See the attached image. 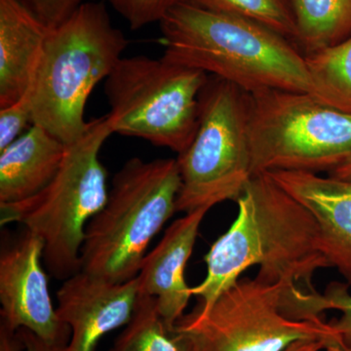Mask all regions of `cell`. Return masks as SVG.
I'll return each mask as SVG.
<instances>
[{
	"instance_id": "ac0fdd59",
	"label": "cell",
	"mask_w": 351,
	"mask_h": 351,
	"mask_svg": "<svg viewBox=\"0 0 351 351\" xmlns=\"http://www.w3.org/2000/svg\"><path fill=\"white\" fill-rule=\"evenodd\" d=\"M311 93L323 105L351 114V36L304 55Z\"/></svg>"
},
{
	"instance_id": "603a6c76",
	"label": "cell",
	"mask_w": 351,
	"mask_h": 351,
	"mask_svg": "<svg viewBox=\"0 0 351 351\" xmlns=\"http://www.w3.org/2000/svg\"><path fill=\"white\" fill-rule=\"evenodd\" d=\"M46 27L52 29L64 22L78 7L90 0H22Z\"/></svg>"
},
{
	"instance_id": "8fae6325",
	"label": "cell",
	"mask_w": 351,
	"mask_h": 351,
	"mask_svg": "<svg viewBox=\"0 0 351 351\" xmlns=\"http://www.w3.org/2000/svg\"><path fill=\"white\" fill-rule=\"evenodd\" d=\"M138 293L137 277L112 283L80 271L66 279L57 293V313L71 337L60 351H95L103 337L130 322Z\"/></svg>"
},
{
	"instance_id": "484cf974",
	"label": "cell",
	"mask_w": 351,
	"mask_h": 351,
	"mask_svg": "<svg viewBox=\"0 0 351 351\" xmlns=\"http://www.w3.org/2000/svg\"><path fill=\"white\" fill-rule=\"evenodd\" d=\"M21 338L24 341L25 351H60L57 348L47 345L43 339L32 334L29 330H19Z\"/></svg>"
},
{
	"instance_id": "9c48e42d",
	"label": "cell",
	"mask_w": 351,
	"mask_h": 351,
	"mask_svg": "<svg viewBox=\"0 0 351 351\" xmlns=\"http://www.w3.org/2000/svg\"><path fill=\"white\" fill-rule=\"evenodd\" d=\"M295 288L283 281L239 278L208 311L182 316L176 327L189 332L200 351H282L302 339L341 346L329 322L289 317L288 295Z\"/></svg>"
},
{
	"instance_id": "6da1fadb",
	"label": "cell",
	"mask_w": 351,
	"mask_h": 351,
	"mask_svg": "<svg viewBox=\"0 0 351 351\" xmlns=\"http://www.w3.org/2000/svg\"><path fill=\"white\" fill-rule=\"evenodd\" d=\"M237 203V219L205 256L206 277L191 288V294L200 299L195 311H208L254 265L258 267L260 280L283 281L317 293L314 274L331 265L311 212L267 174L254 176Z\"/></svg>"
},
{
	"instance_id": "3957f363",
	"label": "cell",
	"mask_w": 351,
	"mask_h": 351,
	"mask_svg": "<svg viewBox=\"0 0 351 351\" xmlns=\"http://www.w3.org/2000/svg\"><path fill=\"white\" fill-rule=\"evenodd\" d=\"M128 41L101 3L86 2L48 31L31 86L32 124L66 145L86 130L85 108L112 73Z\"/></svg>"
},
{
	"instance_id": "ffe728a7",
	"label": "cell",
	"mask_w": 351,
	"mask_h": 351,
	"mask_svg": "<svg viewBox=\"0 0 351 351\" xmlns=\"http://www.w3.org/2000/svg\"><path fill=\"white\" fill-rule=\"evenodd\" d=\"M348 286V283L329 284L324 294L313 295V313L317 317L328 309L341 311V317L329 323L338 335L339 346L343 351H351V294Z\"/></svg>"
},
{
	"instance_id": "d6986e66",
	"label": "cell",
	"mask_w": 351,
	"mask_h": 351,
	"mask_svg": "<svg viewBox=\"0 0 351 351\" xmlns=\"http://www.w3.org/2000/svg\"><path fill=\"white\" fill-rule=\"evenodd\" d=\"M184 2L208 10L255 21L295 44L297 41V24L292 0H186Z\"/></svg>"
},
{
	"instance_id": "5b68a950",
	"label": "cell",
	"mask_w": 351,
	"mask_h": 351,
	"mask_svg": "<svg viewBox=\"0 0 351 351\" xmlns=\"http://www.w3.org/2000/svg\"><path fill=\"white\" fill-rule=\"evenodd\" d=\"M181 184L177 159L127 161L88 223L80 271L112 283L137 277L152 240L177 212Z\"/></svg>"
},
{
	"instance_id": "8992f818",
	"label": "cell",
	"mask_w": 351,
	"mask_h": 351,
	"mask_svg": "<svg viewBox=\"0 0 351 351\" xmlns=\"http://www.w3.org/2000/svg\"><path fill=\"white\" fill-rule=\"evenodd\" d=\"M252 175L276 171L327 172L351 154V114L304 92L249 93Z\"/></svg>"
},
{
	"instance_id": "5bb4252c",
	"label": "cell",
	"mask_w": 351,
	"mask_h": 351,
	"mask_svg": "<svg viewBox=\"0 0 351 351\" xmlns=\"http://www.w3.org/2000/svg\"><path fill=\"white\" fill-rule=\"evenodd\" d=\"M48 31L22 0H0V108L27 93Z\"/></svg>"
},
{
	"instance_id": "7c38bea8",
	"label": "cell",
	"mask_w": 351,
	"mask_h": 351,
	"mask_svg": "<svg viewBox=\"0 0 351 351\" xmlns=\"http://www.w3.org/2000/svg\"><path fill=\"white\" fill-rule=\"evenodd\" d=\"M267 174L311 212L325 257L351 286V180L304 171Z\"/></svg>"
},
{
	"instance_id": "d4e9b609",
	"label": "cell",
	"mask_w": 351,
	"mask_h": 351,
	"mask_svg": "<svg viewBox=\"0 0 351 351\" xmlns=\"http://www.w3.org/2000/svg\"><path fill=\"white\" fill-rule=\"evenodd\" d=\"M282 351H343L341 346H331L324 339H302Z\"/></svg>"
},
{
	"instance_id": "7402d4cb",
	"label": "cell",
	"mask_w": 351,
	"mask_h": 351,
	"mask_svg": "<svg viewBox=\"0 0 351 351\" xmlns=\"http://www.w3.org/2000/svg\"><path fill=\"white\" fill-rule=\"evenodd\" d=\"M32 124V110L29 94L7 107L0 108V152L23 135Z\"/></svg>"
},
{
	"instance_id": "e0dca14e",
	"label": "cell",
	"mask_w": 351,
	"mask_h": 351,
	"mask_svg": "<svg viewBox=\"0 0 351 351\" xmlns=\"http://www.w3.org/2000/svg\"><path fill=\"white\" fill-rule=\"evenodd\" d=\"M117 351H200L189 332L166 324L151 295L138 293L130 322L113 346Z\"/></svg>"
},
{
	"instance_id": "9a60e30c",
	"label": "cell",
	"mask_w": 351,
	"mask_h": 351,
	"mask_svg": "<svg viewBox=\"0 0 351 351\" xmlns=\"http://www.w3.org/2000/svg\"><path fill=\"white\" fill-rule=\"evenodd\" d=\"M66 145L43 127L29 130L0 152V204L20 202L43 191L63 163Z\"/></svg>"
},
{
	"instance_id": "44dd1931",
	"label": "cell",
	"mask_w": 351,
	"mask_h": 351,
	"mask_svg": "<svg viewBox=\"0 0 351 351\" xmlns=\"http://www.w3.org/2000/svg\"><path fill=\"white\" fill-rule=\"evenodd\" d=\"M184 1L186 0H110L132 29L160 22L168 11Z\"/></svg>"
},
{
	"instance_id": "4316f807",
	"label": "cell",
	"mask_w": 351,
	"mask_h": 351,
	"mask_svg": "<svg viewBox=\"0 0 351 351\" xmlns=\"http://www.w3.org/2000/svg\"><path fill=\"white\" fill-rule=\"evenodd\" d=\"M330 177L338 178L341 180H351V154L346 157L343 162L328 173Z\"/></svg>"
},
{
	"instance_id": "277c9868",
	"label": "cell",
	"mask_w": 351,
	"mask_h": 351,
	"mask_svg": "<svg viewBox=\"0 0 351 351\" xmlns=\"http://www.w3.org/2000/svg\"><path fill=\"white\" fill-rule=\"evenodd\" d=\"M112 134L108 114L88 121L82 137L66 145L61 168L43 191L27 200L0 204L1 226L20 223L38 235L44 245V265L60 280L82 270L85 230L107 203L108 172L100 152Z\"/></svg>"
},
{
	"instance_id": "2e32d148",
	"label": "cell",
	"mask_w": 351,
	"mask_h": 351,
	"mask_svg": "<svg viewBox=\"0 0 351 351\" xmlns=\"http://www.w3.org/2000/svg\"><path fill=\"white\" fill-rule=\"evenodd\" d=\"M298 48L308 55L351 36V0H292Z\"/></svg>"
},
{
	"instance_id": "7a4b0ae2",
	"label": "cell",
	"mask_w": 351,
	"mask_h": 351,
	"mask_svg": "<svg viewBox=\"0 0 351 351\" xmlns=\"http://www.w3.org/2000/svg\"><path fill=\"white\" fill-rule=\"evenodd\" d=\"M163 57L232 82L248 92L280 89L311 93L302 51L260 23L189 2L159 22Z\"/></svg>"
},
{
	"instance_id": "ba28073f",
	"label": "cell",
	"mask_w": 351,
	"mask_h": 351,
	"mask_svg": "<svg viewBox=\"0 0 351 351\" xmlns=\"http://www.w3.org/2000/svg\"><path fill=\"white\" fill-rule=\"evenodd\" d=\"M198 101L195 138L177 158L182 184L176 209L186 214L226 200L237 202L253 178L248 92L211 75Z\"/></svg>"
},
{
	"instance_id": "52a82bcc",
	"label": "cell",
	"mask_w": 351,
	"mask_h": 351,
	"mask_svg": "<svg viewBox=\"0 0 351 351\" xmlns=\"http://www.w3.org/2000/svg\"><path fill=\"white\" fill-rule=\"evenodd\" d=\"M208 77L165 57H122L105 84L113 134L182 154L197 130L198 98Z\"/></svg>"
},
{
	"instance_id": "4fadbf2b",
	"label": "cell",
	"mask_w": 351,
	"mask_h": 351,
	"mask_svg": "<svg viewBox=\"0 0 351 351\" xmlns=\"http://www.w3.org/2000/svg\"><path fill=\"white\" fill-rule=\"evenodd\" d=\"M210 209L199 208L175 221L141 263L137 276L140 293L156 299L157 311L168 326L175 327L193 297L184 272L201 223Z\"/></svg>"
},
{
	"instance_id": "cb8c5ba5",
	"label": "cell",
	"mask_w": 351,
	"mask_h": 351,
	"mask_svg": "<svg viewBox=\"0 0 351 351\" xmlns=\"http://www.w3.org/2000/svg\"><path fill=\"white\" fill-rule=\"evenodd\" d=\"M0 351H25L19 331L11 329L0 321Z\"/></svg>"
},
{
	"instance_id": "83f0119b",
	"label": "cell",
	"mask_w": 351,
	"mask_h": 351,
	"mask_svg": "<svg viewBox=\"0 0 351 351\" xmlns=\"http://www.w3.org/2000/svg\"><path fill=\"white\" fill-rule=\"evenodd\" d=\"M110 351H117V350H115L114 348H112V350Z\"/></svg>"
},
{
	"instance_id": "30bf717a",
	"label": "cell",
	"mask_w": 351,
	"mask_h": 351,
	"mask_svg": "<svg viewBox=\"0 0 351 351\" xmlns=\"http://www.w3.org/2000/svg\"><path fill=\"white\" fill-rule=\"evenodd\" d=\"M44 245L23 230L3 242L0 251V315L15 331L29 330L47 345L62 350L71 331L53 306L43 267Z\"/></svg>"
}]
</instances>
